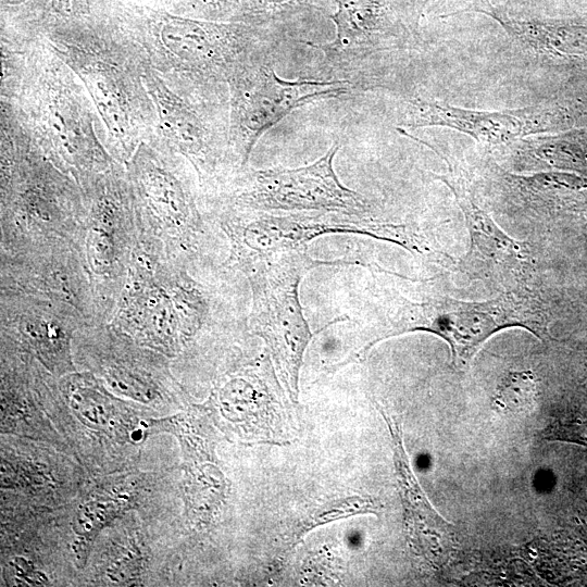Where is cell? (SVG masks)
Returning a JSON list of instances; mask_svg holds the SVG:
<instances>
[{
    "instance_id": "6da1fadb",
    "label": "cell",
    "mask_w": 587,
    "mask_h": 587,
    "mask_svg": "<svg viewBox=\"0 0 587 587\" xmlns=\"http://www.w3.org/2000/svg\"><path fill=\"white\" fill-rule=\"evenodd\" d=\"M249 301L246 277L224 261L167 257L138 242L110 324L187 369L240 351L252 336Z\"/></svg>"
},
{
    "instance_id": "7a4b0ae2",
    "label": "cell",
    "mask_w": 587,
    "mask_h": 587,
    "mask_svg": "<svg viewBox=\"0 0 587 587\" xmlns=\"http://www.w3.org/2000/svg\"><path fill=\"white\" fill-rule=\"evenodd\" d=\"M43 36L83 82L98 113L105 149L125 165L157 125L145 80L150 65L145 50L122 23L55 24Z\"/></svg>"
},
{
    "instance_id": "3957f363",
    "label": "cell",
    "mask_w": 587,
    "mask_h": 587,
    "mask_svg": "<svg viewBox=\"0 0 587 587\" xmlns=\"http://www.w3.org/2000/svg\"><path fill=\"white\" fill-rule=\"evenodd\" d=\"M0 99L12 107L45 155L77 184L116 162L102 142L86 87L43 35L30 37L23 65L1 85Z\"/></svg>"
},
{
    "instance_id": "277c9868",
    "label": "cell",
    "mask_w": 587,
    "mask_h": 587,
    "mask_svg": "<svg viewBox=\"0 0 587 587\" xmlns=\"http://www.w3.org/2000/svg\"><path fill=\"white\" fill-rule=\"evenodd\" d=\"M0 252L54 241L73 242L79 249L86 210L77 182L45 155L4 101H0Z\"/></svg>"
},
{
    "instance_id": "5b68a950",
    "label": "cell",
    "mask_w": 587,
    "mask_h": 587,
    "mask_svg": "<svg viewBox=\"0 0 587 587\" xmlns=\"http://www.w3.org/2000/svg\"><path fill=\"white\" fill-rule=\"evenodd\" d=\"M354 322L362 324V346L340 366L362 359L384 339L423 330L444 339L453 366L464 370L484 342L501 329L522 327L546 339L549 317L539 296L521 288L486 301H463L438 294L412 300L398 295L375 307H363L362 319Z\"/></svg>"
},
{
    "instance_id": "8992f818",
    "label": "cell",
    "mask_w": 587,
    "mask_h": 587,
    "mask_svg": "<svg viewBox=\"0 0 587 587\" xmlns=\"http://www.w3.org/2000/svg\"><path fill=\"white\" fill-rule=\"evenodd\" d=\"M125 168L138 242L167 257L225 260L223 237L205 214L198 176L183 155L153 132Z\"/></svg>"
},
{
    "instance_id": "52a82bcc",
    "label": "cell",
    "mask_w": 587,
    "mask_h": 587,
    "mask_svg": "<svg viewBox=\"0 0 587 587\" xmlns=\"http://www.w3.org/2000/svg\"><path fill=\"white\" fill-rule=\"evenodd\" d=\"M145 80L155 108V135L192 165L202 199L212 197L241 171L229 145L228 87L165 76L151 64Z\"/></svg>"
},
{
    "instance_id": "ba28073f",
    "label": "cell",
    "mask_w": 587,
    "mask_h": 587,
    "mask_svg": "<svg viewBox=\"0 0 587 587\" xmlns=\"http://www.w3.org/2000/svg\"><path fill=\"white\" fill-rule=\"evenodd\" d=\"M205 214L223 237L224 263L238 272L267 255L308 249L310 241L329 234L365 235L417 254L430 251L415 228L374 217L333 212H261L225 205L209 207Z\"/></svg>"
},
{
    "instance_id": "9c48e42d",
    "label": "cell",
    "mask_w": 587,
    "mask_h": 587,
    "mask_svg": "<svg viewBox=\"0 0 587 587\" xmlns=\"http://www.w3.org/2000/svg\"><path fill=\"white\" fill-rule=\"evenodd\" d=\"M123 26L162 75L208 87H228L236 68L263 42L253 27L167 12L130 15Z\"/></svg>"
},
{
    "instance_id": "30bf717a",
    "label": "cell",
    "mask_w": 587,
    "mask_h": 587,
    "mask_svg": "<svg viewBox=\"0 0 587 587\" xmlns=\"http://www.w3.org/2000/svg\"><path fill=\"white\" fill-rule=\"evenodd\" d=\"M358 264L361 262L355 260L314 259L308 249H301L261 258L240 272L250 288L249 328L264 341L294 401L299 395L303 355L313 336L299 299L300 283L320 266Z\"/></svg>"
},
{
    "instance_id": "8fae6325",
    "label": "cell",
    "mask_w": 587,
    "mask_h": 587,
    "mask_svg": "<svg viewBox=\"0 0 587 587\" xmlns=\"http://www.w3.org/2000/svg\"><path fill=\"white\" fill-rule=\"evenodd\" d=\"M78 185L86 210L79 249L100 317L110 323L138 245L133 192L125 165L118 162Z\"/></svg>"
},
{
    "instance_id": "7c38bea8",
    "label": "cell",
    "mask_w": 587,
    "mask_h": 587,
    "mask_svg": "<svg viewBox=\"0 0 587 587\" xmlns=\"http://www.w3.org/2000/svg\"><path fill=\"white\" fill-rule=\"evenodd\" d=\"M338 141L314 163L296 167L257 170L248 165L218 192L203 199V208L225 205L261 212H333L374 217L363 195L339 180L334 159Z\"/></svg>"
},
{
    "instance_id": "4fadbf2b",
    "label": "cell",
    "mask_w": 587,
    "mask_h": 587,
    "mask_svg": "<svg viewBox=\"0 0 587 587\" xmlns=\"http://www.w3.org/2000/svg\"><path fill=\"white\" fill-rule=\"evenodd\" d=\"M263 43L228 80L229 145L237 166L249 165L260 138L294 110L353 90L342 79L286 80L276 75L272 53Z\"/></svg>"
},
{
    "instance_id": "5bb4252c",
    "label": "cell",
    "mask_w": 587,
    "mask_h": 587,
    "mask_svg": "<svg viewBox=\"0 0 587 587\" xmlns=\"http://www.w3.org/2000/svg\"><path fill=\"white\" fill-rule=\"evenodd\" d=\"M73 353L77 370L92 373L118 397L164 412L185 401L171 361L110 323L82 327L74 337Z\"/></svg>"
},
{
    "instance_id": "9a60e30c",
    "label": "cell",
    "mask_w": 587,
    "mask_h": 587,
    "mask_svg": "<svg viewBox=\"0 0 587 587\" xmlns=\"http://www.w3.org/2000/svg\"><path fill=\"white\" fill-rule=\"evenodd\" d=\"M332 15L336 36L327 43L307 42L319 49L329 79L348 80L353 89L372 86L380 55L408 49L410 30L399 21L390 0H336Z\"/></svg>"
},
{
    "instance_id": "2e32d148",
    "label": "cell",
    "mask_w": 587,
    "mask_h": 587,
    "mask_svg": "<svg viewBox=\"0 0 587 587\" xmlns=\"http://www.w3.org/2000/svg\"><path fill=\"white\" fill-rule=\"evenodd\" d=\"M47 413L68 415L70 432L101 449H136L150 435L155 411L110 391L92 373L77 370L58 378L46 405Z\"/></svg>"
},
{
    "instance_id": "e0dca14e",
    "label": "cell",
    "mask_w": 587,
    "mask_h": 587,
    "mask_svg": "<svg viewBox=\"0 0 587 587\" xmlns=\"http://www.w3.org/2000/svg\"><path fill=\"white\" fill-rule=\"evenodd\" d=\"M0 290L67 303L88 324L103 323L88 268L73 242L54 241L17 252H0Z\"/></svg>"
},
{
    "instance_id": "ac0fdd59",
    "label": "cell",
    "mask_w": 587,
    "mask_h": 587,
    "mask_svg": "<svg viewBox=\"0 0 587 587\" xmlns=\"http://www.w3.org/2000/svg\"><path fill=\"white\" fill-rule=\"evenodd\" d=\"M1 338L32 354L57 378L77 371L73 342L88 324L72 305L34 295L0 290Z\"/></svg>"
},
{
    "instance_id": "d6986e66",
    "label": "cell",
    "mask_w": 587,
    "mask_h": 587,
    "mask_svg": "<svg viewBox=\"0 0 587 587\" xmlns=\"http://www.w3.org/2000/svg\"><path fill=\"white\" fill-rule=\"evenodd\" d=\"M448 173L433 174L453 193L461 209L470 236L467 252L459 262L460 271L470 278L489 280L507 290L524 288L534 268L530 246L504 233L476 201L467 180L450 161Z\"/></svg>"
},
{
    "instance_id": "ffe728a7",
    "label": "cell",
    "mask_w": 587,
    "mask_h": 587,
    "mask_svg": "<svg viewBox=\"0 0 587 587\" xmlns=\"http://www.w3.org/2000/svg\"><path fill=\"white\" fill-rule=\"evenodd\" d=\"M561 116L558 109L540 104L515 110L479 111L415 97L407 102L399 124L410 128L448 127L480 143L497 146L550 132L560 125Z\"/></svg>"
},
{
    "instance_id": "44dd1931",
    "label": "cell",
    "mask_w": 587,
    "mask_h": 587,
    "mask_svg": "<svg viewBox=\"0 0 587 587\" xmlns=\"http://www.w3.org/2000/svg\"><path fill=\"white\" fill-rule=\"evenodd\" d=\"M391 435L394 460L407 514L409 537L415 552L430 559L441 552V539L451 527L429 504L415 479L404 451L402 433L398 421L380 410Z\"/></svg>"
},
{
    "instance_id": "7402d4cb",
    "label": "cell",
    "mask_w": 587,
    "mask_h": 587,
    "mask_svg": "<svg viewBox=\"0 0 587 587\" xmlns=\"http://www.w3.org/2000/svg\"><path fill=\"white\" fill-rule=\"evenodd\" d=\"M478 12L495 20L513 39L537 54L574 57L587 54V26L566 22L511 18L489 0H474L460 12ZM459 12V13H460Z\"/></svg>"
},
{
    "instance_id": "603a6c76",
    "label": "cell",
    "mask_w": 587,
    "mask_h": 587,
    "mask_svg": "<svg viewBox=\"0 0 587 587\" xmlns=\"http://www.w3.org/2000/svg\"><path fill=\"white\" fill-rule=\"evenodd\" d=\"M136 482L120 479L96 486L78 505L73 519L72 552L77 566H84L100 532L137 504Z\"/></svg>"
},
{
    "instance_id": "cb8c5ba5",
    "label": "cell",
    "mask_w": 587,
    "mask_h": 587,
    "mask_svg": "<svg viewBox=\"0 0 587 587\" xmlns=\"http://www.w3.org/2000/svg\"><path fill=\"white\" fill-rule=\"evenodd\" d=\"M146 551L137 534L113 540L100 561V576L108 585H141L146 565Z\"/></svg>"
},
{
    "instance_id": "d4e9b609",
    "label": "cell",
    "mask_w": 587,
    "mask_h": 587,
    "mask_svg": "<svg viewBox=\"0 0 587 587\" xmlns=\"http://www.w3.org/2000/svg\"><path fill=\"white\" fill-rule=\"evenodd\" d=\"M536 379L530 371L507 374L497 387L494 402L503 412H520L528 409L536 397Z\"/></svg>"
},
{
    "instance_id": "484cf974",
    "label": "cell",
    "mask_w": 587,
    "mask_h": 587,
    "mask_svg": "<svg viewBox=\"0 0 587 587\" xmlns=\"http://www.w3.org/2000/svg\"><path fill=\"white\" fill-rule=\"evenodd\" d=\"M530 162L550 166H572L582 160V155L572 149L566 140L559 137H538L523 141L519 149Z\"/></svg>"
},
{
    "instance_id": "4316f807",
    "label": "cell",
    "mask_w": 587,
    "mask_h": 587,
    "mask_svg": "<svg viewBox=\"0 0 587 587\" xmlns=\"http://www.w3.org/2000/svg\"><path fill=\"white\" fill-rule=\"evenodd\" d=\"M39 3L40 11L46 20L48 21V17L52 18L48 27L55 24L98 22L92 17L93 0H40Z\"/></svg>"
},
{
    "instance_id": "83f0119b",
    "label": "cell",
    "mask_w": 587,
    "mask_h": 587,
    "mask_svg": "<svg viewBox=\"0 0 587 587\" xmlns=\"http://www.w3.org/2000/svg\"><path fill=\"white\" fill-rule=\"evenodd\" d=\"M546 440H560L587 447V419L567 415L553 421L542 433Z\"/></svg>"
},
{
    "instance_id": "f1b7e54d",
    "label": "cell",
    "mask_w": 587,
    "mask_h": 587,
    "mask_svg": "<svg viewBox=\"0 0 587 587\" xmlns=\"http://www.w3.org/2000/svg\"><path fill=\"white\" fill-rule=\"evenodd\" d=\"M5 577L9 585L48 586L50 579L45 571L26 557H13L7 563Z\"/></svg>"
},
{
    "instance_id": "f546056e",
    "label": "cell",
    "mask_w": 587,
    "mask_h": 587,
    "mask_svg": "<svg viewBox=\"0 0 587 587\" xmlns=\"http://www.w3.org/2000/svg\"><path fill=\"white\" fill-rule=\"evenodd\" d=\"M314 1L316 0H246L241 8V16L247 18L274 15Z\"/></svg>"
},
{
    "instance_id": "4dcf8cb0",
    "label": "cell",
    "mask_w": 587,
    "mask_h": 587,
    "mask_svg": "<svg viewBox=\"0 0 587 587\" xmlns=\"http://www.w3.org/2000/svg\"><path fill=\"white\" fill-rule=\"evenodd\" d=\"M30 0H1L2 7L4 8H16L21 7L24 3H28Z\"/></svg>"
}]
</instances>
